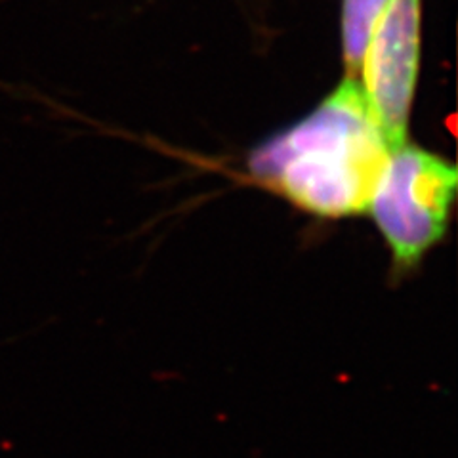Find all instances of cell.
Returning a JSON list of instances; mask_svg holds the SVG:
<instances>
[{
	"mask_svg": "<svg viewBox=\"0 0 458 458\" xmlns=\"http://www.w3.org/2000/svg\"><path fill=\"white\" fill-rule=\"evenodd\" d=\"M390 151L360 79L344 77L302 121L256 148L249 170L298 208L336 220L367 212Z\"/></svg>",
	"mask_w": 458,
	"mask_h": 458,
	"instance_id": "6da1fadb",
	"label": "cell"
},
{
	"mask_svg": "<svg viewBox=\"0 0 458 458\" xmlns=\"http://www.w3.org/2000/svg\"><path fill=\"white\" fill-rule=\"evenodd\" d=\"M456 185V166L445 157L411 141L390 151L367 212L388 245L395 269H412L445 235Z\"/></svg>",
	"mask_w": 458,
	"mask_h": 458,
	"instance_id": "7a4b0ae2",
	"label": "cell"
},
{
	"mask_svg": "<svg viewBox=\"0 0 458 458\" xmlns=\"http://www.w3.org/2000/svg\"><path fill=\"white\" fill-rule=\"evenodd\" d=\"M420 37L422 0H388L361 62L360 82L392 149L409 141Z\"/></svg>",
	"mask_w": 458,
	"mask_h": 458,
	"instance_id": "3957f363",
	"label": "cell"
},
{
	"mask_svg": "<svg viewBox=\"0 0 458 458\" xmlns=\"http://www.w3.org/2000/svg\"><path fill=\"white\" fill-rule=\"evenodd\" d=\"M388 0H344L342 3V57L346 77L360 79L369 38Z\"/></svg>",
	"mask_w": 458,
	"mask_h": 458,
	"instance_id": "277c9868",
	"label": "cell"
}]
</instances>
